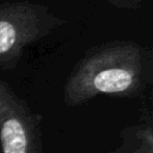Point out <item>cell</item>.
I'll return each mask as SVG.
<instances>
[{
	"label": "cell",
	"instance_id": "cell-1",
	"mask_svg": "<svg viewBox=\"0 0 153 153\" xmlns=\"http://www.w3.org/2000/svg\"><path fill=\"white\" fill-rule=\"evenodd\" d=\"M151 49L130 39L92 47L69 73L63 85L68 106L81 105L98 96L137 97L149 85Z\"/></svg>",
	"mask_w": 153,
	"mask_h": 153
},
{
	"label": "cell",
	"instance_id": "cell-2",
	"mask_svg": "<svg viewBox=\"0 0 153 153\" xmlns=\"http://www.w3.org/2000/svg\"><path fill=\"white\" fill-rule=\"evenodd\" d=\"M66 24L48 6L29 1L0 5V69H13L24 49Z\"/></svg>",
	"mask_w": 153,
	"mask_h": 153
},
{
	"label": "cell",
	"instance_id": "cell-3",
	"mask_svg": "<svg viewBox=\"0 0 153 153\" xmlns=\"http://www.w3.org/2000/svg\"><path fill=\"white\" fill-rule=\"evenodd\" d=\"M0 151L41 153L39 117L2 80H0Z\"/></svg>",
	"mask_w": 153,
	"mask_h": 153
},
{
	"label": "cell",
	"instance_id": "cell-4",
	"mask_svg": "<svg viewBox=\"0 0 153 153\" xmlns=\"http://www.w3.org/2000/svg\"><path fill=\"white\" fill-rule=\"evenodd\" d=\"M130 136L124 145L112 153H153V135L151 127H136L130 129Z\"/></svg>",
	"mask_w": 153,
	"mask_h": 153
},
{
	"label": "cell",
	"instance_id": "cell-5",
	"mask_svg": "<svg viewBox=\"0 0 153 153\" xmlns=\"http://www.w3.org/2000/svg\"><path fill=\"white\" fill-rule=\"evenodd\" d=\"M111 6L118 8V10H139L142 6L143 0H105Z\"/></svg>",
	"mask_w": 153,
	"mask_h": 153
}]
</instances>
